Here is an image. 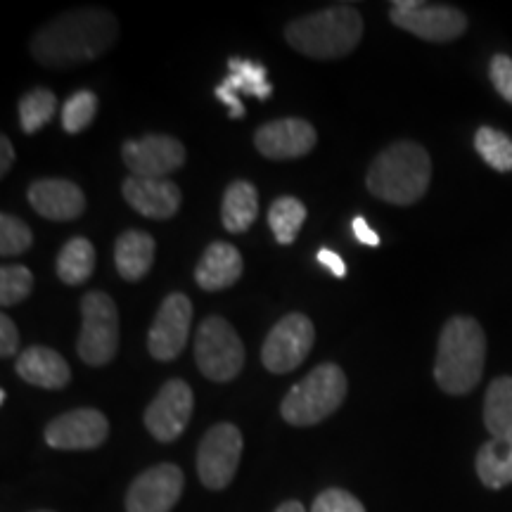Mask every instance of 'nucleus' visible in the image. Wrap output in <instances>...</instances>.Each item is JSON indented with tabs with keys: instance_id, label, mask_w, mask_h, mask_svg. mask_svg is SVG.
I'll use <instances>...</instances> for the list:
<instances>
[{
	"instance_id": "f257e3e1",
	"label": "nucleus",
	"mask_w": 512,
	"mask_h": 512,
	"mask_svg": "<svg viewBox=\"0 0 512 512\" xmlns=\"http://www.w3.org/2000/svg\"><path fill=\"white\" fill-rule=\"evenodd\" d=\"M119 24L107 10H72L31 38V53L46 67H69L98 60L114 46Z\"/></svg>"
},
{
	"instance_id": "f03ea898",
	"label": "nucleus",
	"mask_w": 512,
	"mask_h": 512,
	"mask_svg": "<svg viewBox=\"0 0 512 512\" xmlns=\"http://www.w3.org/2000/svg\"><path fill=\"white\" fill-rule=\"evenodd\" d=\"M486 361V335L470 316H456L444 325L439 337L434 380L446 394H470L482 380Z\"/></svg>"
},
{
	"instance_id": "7ed1b4c3",
	"label": "nucleus",
	"mask_w": 512,
	"mask_h": 512,
	"mask_svg": "<svg viewBox=\"0 0 512 512\" xmlns=\"http://www.w3.org/2000/svg\"><path fill=\"white\" fill-rule=\"evenodd\" d=\"M432 178V162L425 147L418 143H401L389 145L375 157L368 171V190L375 197L408 207L422 200Z\"/></svg>"
},
{
	"instance_id": "20e7f679",
	"label": "nucleus",
	"mask_w": 512,
	"mask_h": 512,
	"mask_svg": "<svg viewBox=\"0 0 512 512\" xmlns=\"http://www.w3.org/2000/svg\"><path fill=\"white\" fill-rule=\"evenodd\" d=\"M361 36L363 19L358 10L347 3L294 19L285 29L287 43L297 53L316 57V60H332V57L354 53Z\"/></svg>"
},
{
	"instance_id": "39448f33",
	"label": "nucleus",
	"mask_w": 512,
	"mask_h": 512,
	"mask_svg": "<svg viewBox=\"0 0 512 512\" xmlns=\"http://www.w3.org/2000/svg\"><path fill=\"white\" fill-rule=\"evenodd\" d=\"M347 375L335 363L313 368L283 399L280 413L294 427H311L330 418L347 399Z\"/></svg>"
},
{
	"instance_id": "423d86ee",
	"label": "nucleus",
	"mask_w": 512,
	"mask_h": 512,
	"mask_svg": "<svg viewBox=\"0 0 512 512\" xmlns=\"http://www.w3.org/2000/svg\"><path fill=\"white\" fill-rule=\"evenodd\" d=\"M79 356L88 366H105L119 351V311L110 294L88 292L81 299Z\"/></svg>"
},
{
	"instance_id": "0eeeda50",
	"label": "nucleus",
	"mask_w": 512,
	"mask_h": 512,
	"mask_svg": "<svg viewBox=\"0 0 512 512\" xmlns=\"http://www.w3.org/2000/svg\"><path fill=\"white\" fill-rule=\"evenodd\" d=\"M195 361L202 375L214 382H230L245 366V344L226 318L209 316L195 337Z\"/></svg>"
},
{
	"instance_id": "6e6552de",
	"label": "nucleus",
	"mask_w": 512,
	"mask_h": 512,
	"mask_svg": "<svg viewBox=\"0 0 512 512\" xmlns=\"http://www.w3.org/2000/svg\"><path fill=\"white\" fill-rule=\"evenodd\" d=\"M389 17L399 29L432 43L456 41L467 29V17L458 8L422 0H394Z\"/></svg>"
},
{
	"instance_id": "1a4fd4ad",
	"label": "nucleus",
	"mask_w": 512,
	"mask_h": 512,
	"mask_svg": "<svg viewBox=\"0 0 512 512\" xmlns=\"http://www.w3.org/2000/svg\"><path fill=\"white\" fill-rule=\"evenodd\" d=\"M242 458V432L230 422H219L204 434L197 448V475L211 491H223L233 482Z\"/></svg>"
},
{
	"instance_id": "9d476101",
	"label": "nucleus",
	"mask_w": 512,
	"mask_h": 512,
	"mask_svg": "<svg viewBox=\"0 0 512 512\" xmlns=\"http://www.w3.org/2000/svg\"><path fill=\"white\" fill-rule=\"evenodd\" d=\"M313 339H316V332H313L311 320L304 313H290L268 332L264 349H261V361L266 370L275 375L290 373L306 361Z\"/></svg>"
},
{
	"instance_id": "9b49d317",
	"label": "nucleus",
	"mask_w": 512,
	"mask_h": 512,
	"mask_svg": "<svg viewBox=\"0 0 512 512\" xmlns=\"http://www.w3.org/2000/svg\"><path fill=\"white\" fill-rule=\"evenodd\" d=\"M192 408H195V396L188 382L169 380L162 384L155 401L145 411V427L162 444L176 441L188 427Z\"/></svg>"
},
{
	"instance_id": "f8f14e48",
	"label": "nucleus",
	"mask_w": 512,
	"mask_h": 512,
	"mask_svg": "<svg viewBox=\"0 0 512 512\" xmlns=\"http://www.w3.org/2000/svg\"><path fill=\"white\" fill-rule=\"evenodd\" d=\"M183 472L174 463H162L133 479L126 494V512H171L181 501Z\"/></svg>"
},
{
	"instance_id": "ddd939ff",
	"label": "nucleus",
	"mask_w": 512,
	"mask_h": 512,
	"mask_svg": "<svg viewBox=\"0 0 512 512\" xmlns=\"http://www.w3.org/2000/svg\"><path fill=\"white\" fill-rule=\"evenodd\" d=\"M121 157H124L131 176L166 178L185 164V147L181 140L150 133V136L124 143Z\"/></svg>"
},
{
	"instance_id": "4468645a",
	"label": "nucleus",
	"mask_w": 512,
	"mask_h": 512,
	"mask_svg": "<svg viewBox=\"0 0 512 512\" xmlns=\"http://www.w3.org/2000/svg\"><path fill=\"white\" fill-rule=\"evenodd\" d=\"M192 323V302L185 294L174 292L159 306L155 323L147 335V349L157 361H174L188 344Z\"/></svg>"
},
{
	"instance_id": "2eb2a0df",
	"label": "nucleus",
	"mask_w": 512,
	"mask_h": 512,
	"mask_svg": "<svg viewBox=\"0 0 512 512\" xmlns=\"http://www.w3.org/2000/svg\"><path fill=\"white\" fill-rule=\"evenodd\" d=\"M43 437L57 451H91L110 437V422L95 408H79L50 420Z\"/></svg>"
},
{
	"instance_id": "dca6fc26",
	"label": "nucleus",
	"mask_w": 512,
	"mask_h": 512,
	"mask_svg": "<svg viewBox=\"0 0 512 512\" xmlns=\"http://www.w3.org/2000/svg\"><path fill=\"white\" fill-rule=\"evenodd\" d=\"M316 128L304 119L268 121L254 133V145L268 159H297L316 147Z\"/></svg>"
},
{
	"instance_id": "f3484780",
	"label": "nucleus",
	"mask_w": 512,
	"mask_h": 512,
	"mask_svg": "<svg viewBox=\"0 0 512 512\" xmlns=\"http://www.w3.org/2000/svg\"><path fill=\"white\" fill-rule=\"evenodd\" d=\"M124 200L145 219H171L181 207V190L166 178H140L128 176L124 185Z\"/></svg>"
},
{
	"instance_id": "a211bd4d",
	"label": "nucleus",
	"mask_w": 512,
	"mask_h": 512,
	"mask_svg": "<svg viewBox=\"0 0 512 512\" xmlns=\"http://www.w3.org/2000/svg\"><path fill=\"white\" fill-rule=\"evenodd\" d=\"M29 204L46 219L72 221L79 219L86 209V197L76 183L48 178V181H36L31 185Z\"/></svg>"
},
{
	"instance_id": "6ab92c4d",
	"label": "nucleus",
	"mask_w": 512,
	"mask_h": 512,
	"mask_svg": "<svg viewBox=\"0 0 512 512\" xmlns=\"http://www.w3.org/2000/svg\"><path fill=\"white\" fill-rule=\"evenodd\" d=\"M15 370L24 382L41 389H62L72 380V370H69L67 361L55 349L48 347H29L22 351Z\"/></svg>"
},
{
	"instance_id": "aec40b11",
	"label": "nucleus",
	"mask_w": 512,
	"mask_h": 512,
	"mask_svg": "<svg viewBox=\"0 0 512 512\" xmlns=\"http://www.w3.org/2000/svg\"><path fill=\"white\" fill-rule=\"evenodd\" d=\"M242 275V256L238 249L228 242H211L204 252L202 261L197 264L195 280L202 290L219 292L228 290L240 280Z\"/></svg>"
},
{
	"instance_id": "412c9836",
	"label": "nucleus",
	"mask_w": 512,
	"mask_h": 512,
	"mask_svg": "<svg viewBox=\"0 0 512 512\" xmlns=\"http://www.w3.org/2000/svg\"><path fill=\"white\" fill-rule=\"evenodd\" d=\"M114 261L124 280L133 283V280L145 278L155 261V240L143 230H126L114 247Z\"/></svg>"
},
{
	"instance_id": "4be33fe9",
	"label": "nucleus",
	"mask_w": 512,
	"mask_h": 512,
	"mask_svg": "<svg viewBox=\"0 0 512 512\" xmlns=\"http://www.w3.org/2000/svg\"><path fill=\"white\" fill-rule=\"evenodd\" d=\"M256 214H259V195H256L254 185L247 181L230 183L226 195H223V228L228 233H245V230L252 228Z\"/></svg>"
},
{
	"instance_id": "5701e85b",
	"label": "nucleus",
	"mask_w": 512,
	"mask_h": 512,
	"mask_svg": "<svg viewBox=\"0 0 512 512\" xmlns=\"http://www.w3.org/2000/svg\"><path fill=\"white\" fill-rule=\"evenodd\" d=\"M477 477L489 489L512 484V439H489L479 448Z\"/></svg>"
},
{
	"instance_id": "b1692460",
	"label": "nucleus",
	"mask_w": 512,
	"mask_h": 512,
	"mask_svg": "<svg viewBox=\"0 0 512 512\" xmlns=\"http://www.w3.org/2000/svg\"><path fill=\"white\" fill-rule=\"evenodd\" d=\"M484 425L491 439H512V377H496L486 389Z\"/></svg>"
},
{
	"instance_id": "393cba45",
	"label": "nucleus",
	"mask_w": 512,
	"mask_h": 512,
	"mask_svg": "<svg viewBox=\"0 0 512 512\" xmlns=\"http://www.w3.org/2000/svg\"><path fill=\"white\" fill-rule=\"evenodd\" d=\"M95 268V249L86 238H74L62 247L57 256V275L62 283L81 285L91 278Z\"/></svg>"
},
{
	"instance_id": "a878e982",
	"label": "nucleus",
	"mask_w": 512,
	"mask_h": 512,
	"mask_svg": "<svg viewBox=\"0 0 512 512\" xmlns=\"http://www.w3.org/2000/svg\"><path fill=\"white\" fill-rule=\"evenodd\" d=\"M228 67H230V74L221 83L226 88H230V91H235L238 95L240 93L254 95V98L259 100H266L268 95L273 93V86L268 83L264 64L233 57V60L228 62Z\"/></svg>"
},
{
	"instance_id": "bb28decb",
	"label": "nucleus",
	"mask_w": 512,
	"mask_h": 512,
	"mask_svg": "<svg viewBox=\"0 0 512 512\" xmlns=\"http://www.w3.org/2000/svg\"><path fill=\"white\" fill-rule=\"evenodd\" d=\"M306 221V207L297 197H280L268 209V223L280 245H292Z\"/></svg>"
},
{
	"instance_id": "cd10ccee",
	"label": "nucleus",
	"mask_w": 512,
	"mask_h": 512,
	"mask_svg": "<svg viewBox=\"0 0 512 512\" xmlns=\"http://www.w3.org/2000/svg\"><path fill=\"white\" fill-rule=\"evenodd\" d=\"M475 147L479 157L484 159L491 169L508 174L512 171V140L503 131L491 126H482L475 136Z\"/></svg>"
},
{
	"instance_id": "c85d7f7f",
	"label": "nucleus",
	"mask_w": 512,
	"mask_h": 512,
	"mask_svg": "<svg viewBox=\"0 0 512 512\" xmlns=\"http://www.w3.org/2000/svg\"><path fill=\"white\" fill-rule=\"evenodd\" d=\"M57 110L55 93L46 91V88H36V91L27 93L19 102V124H22L24 133H36L53 119Z\"/></svg>"
},
{
	"instance_id": "c756f323",
	"label": "nucleus",
	"mask_w": 512,
	"mask_h": 512,
	"mask_svg": "<svg viewBox=\"0 0 512 512\" xmlns=\"http://www.w3.org/2000/svg\"><path fill=\"white\" fill-rule=\"evenodd\" d=\"M98 114V98L91 91H79L64 102L62 107V128L67 133H81L91 126Z\"/></svg>"
},
{
	"instance_id": "7c9ffc66",
	"label": "nucleus",
	"mask_w": 512,
	"mask_h": 512,
	"mask_svg": "<svg viewBox=\"0 0 512 512\" xmlns=\"http://www.w3.org/2000/svg\"><path fill=\"white\" fill-rule=\"evenodd\" d=\"M34 273L27 266H3L0 271V304L15 306L31 294Z\"/></svg>"
},
{
	"instance_id": "2f4dec72",
	"label": "nucleus",
	"mask_w": 512,
	"mask_h": 512,
	"mask_svg": "<svg viewBox=\"0 0 512 512\" xmlns=\"http://www.w3.org/2000/svg\"><path fill=\"white\" fill-rule=\"evenodd\" d=\"M31 245H34V235L27 223L10 214L0 216V254L17 256L27 252Z\"/></svg>"
},
{
	"instance_id": "473e14b6",
	"label": "nucleus",
	"mask_w": 512,
	"mask_h": 512,
	"mask_svg": "<svg viewBox=\"0 0 512 512\" xmlns=\"http://www.w3.org/2000/svg\"><path fill=\"white\" fill-rule=\"evenodd\" d=\"M311 512H366L363 503L344 489H325L316 501Z\"/></svg>"
},
{
	"instance_id": "72a5a7b5",
	"label": "nucleus",
	"mask_w": 512,
	"mask_h": 512,
	"mask_svg": "<svg viewBox=\"0 0 512 512\" xmlns=\"http://www.w3.org/2000/svg\"><path fill=\"white\" fill-rule=\"evenodd\" d=\"M489 76L494 88L503 100L512 105V60L508 55H494L489 64Z\"/></svg>"
},
{
	"instance_id": "f704fd0d",
	"label": "nucleus",
	"mask_w": 512,
	"mask_h": 512,
	"mask_svg": "<svg viewBox=\"0 0 512 512\" xmlns=\"http://www.w3.org/2000/svg\"><path fill=\"white\" fill-rule=\"evenodd\" d=\"M19 349V332L10 316L0 318V356H12Z\"/></svg>"
},
{
	"instance_id": "c9c22d12",
	"label": "nucleus",
	"mask_w": 512,
	"mask_h": 512,
	"mask_svg": "<svg viewBox=\"0 0 512 512\" xmlns=\"http://www.w3.org/2000/svg\"><path fill=\"white\" fill-rule=\"evenodd\" d=\"M216 98H219L223 105L228 107L230 110V119H242L245 117V105H242L240 95L235 91H230V88H226L221 83V86H216Z\"/></svg>"
},
{
	"instance_id": "e433bc0d",
	"label": "nucleus",
	"mask_w": 512,
	"mask_h": 512,
	"mask_svg": "<svg viewBox=\"0 0 512 512\" xmlns=\"http://www.w3.org/2000/svg\"><path fill=\"white\" fill-rule=\"evenodd\" d=\"M316 259H318V264L328 268V271L335 275V278H344V275H347V264H344L342 256L332 252V249H325V247L318 249Z\"/></svg>"
},
{
	"instance_id": "4c0bfd02",
	"label": "nucleus",
	"mask_w": 512,
	"mask_h": 512,
	"mask_svg": "<svg viewBox=\"0 0 512 512\" xmlns=\"http://www.w3.org/2000/svg\"><path fill=\"white\" fill-rule=\"evenodd\" d=\"M351 230H354L356 240L361 242V245H368V247L380 245V238H377V233L368 226V221L363 219V216H356L354 223H351Z\"/></svg>"
},
{
	"instance_id": "58836bf2",
	"label": "nucleus",
	"mask_w": 512,
	"mask_h": 512,
	"mask_svg": "<svg viewBox=\"0 0 512 512\" xmlns=\"http://www.w3.org/2000/svg\"><path fill=\"white\" fill-rule=\"evenodd\" d=\"M15 162V150H12L8 138H0V176H8L10 166Z\"/></svg>"
},
{
	"instance_id": "ea45409f",
	"label": "nucleus",
	"mask_w": 512,
	"mask_h": 512,
	"mask_svg": "<svg viewBox=\"0 0 512 512\" xmlns=\"http://www.w3.org/2000/svg\"><path fill=\"white\" fill-rule=\"evenodd\" d=\"M275 512H306V508L299 501H287V503L280 505V508Z\"/></svg>"
},
{
	"instance_id": "a19ab883",
	"label": "nucleus",
	"mask_w": 512,
	"mask_h": 512,
	"mask_svg": "<svg viewBox=\"0 0 512 512\" xmlns=\"http://www.w3.org/2000/svg\"><path fill=\"white\" fill-rule=\"evenodd\" d=\"M38 512H53V510H38Z\"/></svg>"
}]
</instances>
